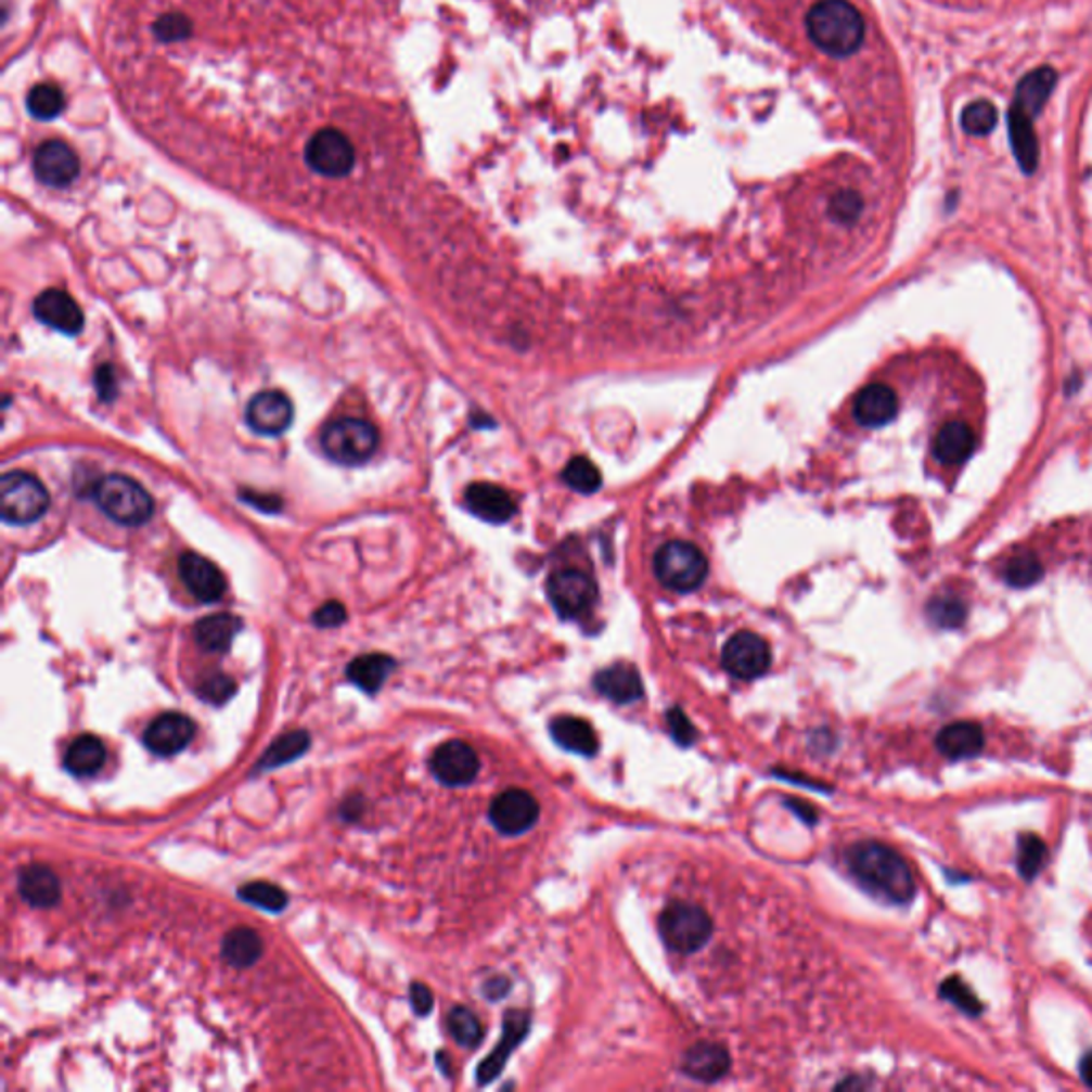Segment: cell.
I'll return each mask as SVG.
<instances>
[{
  "mask_svg": "<svg viewBox=\"0 0 1092 1092\" xmlns=\"http://www.w3.org/2000/svg\"><path fill=\"white\" fill-rule=\"evenodd\" d=\"M849 873L882 899L907 904L915 897V884L909 864L892 847L877 840H862L845 853Z\"/></svg>",
  "mask_w": 1092,
  "mask_h": 1092,
  "instance_id": "obj_1",
  "label": "cell"
},
{
  "mask_svg": "<svg viewBox=\"0 0 1092 1092\" xmlns=\"http://www.w3.org/2000/svg\"><path fill=\"white\" fill-rule=\"evenodd\" d=\"M811 41L831 56L853 54L864 39V17L849 0H820L807 13Z\"/></svg>",
  "mask_w": 1092,
  "mask_h": 1092,
  "instance_id": "obj_2",
  "label": "cell"
},
{
  "mask_svg": "<svg viewBox=\"0 0 1092 1092\" xmlns=\"http://www.w3.org/2000/svg\"><path fill=\"white\" fill-rule=\"evenodd\" d=\"M92 498L112 521L127 527L145 525L154 514V500L150 493L125 474H107L99 478L92 485Z\"/></svg>",
  "mask_w": 1092,
  "mask_h": 1092,
  "instance_id": "obj_3",
  "label": "cell"
},
{
  "mask_svg": "<svg viewBox=\"0 0 1092 1092\" xmlns=\"http://www.w3.org/2000/svg\"><path fill=\"white\" fill-rule=\"evenodd\" d=\"M50 509L43 483L26 472H4L0 478V516L7 525H30Z\"/></svg>",
  "mask_w": 1092,
  "mask_h": 1092,
  "instance_id": "obj_4",
  "label": "cell"
},
{
  "mask_svg": "<svg viewBox=\"0 0 1092 1092\" xmlns=\"http://www.w3.org/2000/svg\"><path fill=\"white\" fill-rule=\"evenodd\" d=\"M378 442V429L363 419H337L322 429V450L339 465H361L370 461Z\"/></svg>",
  "mask_w": 1092,
  "mask_h": 1092,
  "instance_id": "obj_5",
  "label": "cell"
},
{
  "mask_svg": "<svg viewBox=\"0 0 1092 1092\" xmlns=\"http://www.w3.org/2000/svg\"><path fill=\"white\" fill-rule=\"evenodd\" d=\"M659 935L670 950L694 954L707 946L712 935V920L703 907L677 900L661 911Z\"/></svg>",
  "mask_w": 1092,
  "mask_h": 1092,
  "instance_id": "obj_6",
  "label": "cell"
},
{
  "mask_svg": "<svg viewBox=\"0 0 1092 1092\" xmlns=\"http://www.w3.org/2000/svg\"><path fill=\"white\" fill-rule=\"evenodd\" d=\"M657 580L675 591H694L707 579L708 564L703 551L690 542L664 544L653 562Z\"/></svg>",
  "mask_w": 1092,
  "mask_h": 1092,
  "instance_id": "obj_7",
  "label": "cell"
},
{
  "mask_svg": "<svg viewBox=\"0 0 1092 1092\" xmlns=\"http://www.w3.org/2000/svg\"><path fill=\"white\" fill-rule=\"evenodd\" d=\"M306 163L324 178H344L357 163L352 141L337 129L314 132L306 145Z\"/></svg>",
  "mask_w": 1092,
  "mask_h": 1092,
  "instance_id": "obj_8",
  "label": "cell"
},
{
  "mask_svg": "<svg viewBox=\"0 0 1092 1092\" xmlns=\"http://www.w3.org/2000/svg\"><path fill=\"white\" fill-rule=\"evenodd\" d=\"M547 589L555 611L566 619H577L589 613L598 598L595 580L580 570H560L551 575Z\"/></svg>",
  "mask_w": 1092,
  "mask_h": 1092,
  "instance_id": "obj_9",
  "label": "cell"
},
{
  "mask_svg": "<svg viewBox=\"0 0 1092 1092\" xmlns=\"http://www.w3.org/2000/svg\"><path fill=\"white\" fill-rule=\"evenodd\" d=\"M771 659V646L754 632L734 634L721 653L723 668L736 679L762 677L769 670Z\"/></svg>",
  "mask_w": 1092,
  "mask_h": 1092,
  "instance_id": "obj_10",
  "label": "cell"
},
{
  "mask_svg": "<svg viewBox=\"0 0 1092 1092\" xmlns=\"http://www.w3.org/2000/svg\"><path fill=\"white\" fill-rule=\"evenodd\" d=\"M81 163L77 152L61 139L43 141L33 154V171L41 184L65 189L79 176Z\"/></svg>",
  "mask_w": 1092,
  "mask_h": 1092,
  "instance_id": "obj_11",
  "label": "cell"
},
{
  "mask_svg": "<svg viewBox=\"0 0 1092 1092\" xmlns=\"http://www.w3.org/2000/svg\"><path fill=\"white\" fill-rule=\"evenodd\" d=\"M540 815L538 800L525 789H506L493 798L489 809L491 824L502 835H523L536 826Z\"/></svg>",
  "mask_w": 1092,
  "mask_h": 1092,
  "instance_id": "obj_12",
  "label": "cell"
},
{
  "mask_svg": "<svg viewBox=\"0 0 1092 1092\" xmlns=\"http://www.w3.org/2000/svg\"><path fill=\"white\" fill-rule=\"evenodd\" d=\"M196 732V723L184 712H163L156 717L143 734L145 747L156 756H176L191 745Z\"/></svg>",
  "mask_w": 1092,
  "mask_h": 1092,
  "instance_id": "obj_13",
  "label": "cell"
},
{
  "mask_svg": "<svg viewBox=\"0 0 1092 1092\" xmlns=\"http://www.w3.org/2000/svg\"><path fill=\"white\" fill-rule=\"evenodd\" d=\"M246 421L260 436H280L293 423V403L282 390H260L246 408Z\"/></svg>",
  "mask_w": 1092,
  "mask_h": 1092,
  "instance_id": "obj_14",
  "label": "cell"
},
{
  "mask_svg": "<svg viewBox=\"0 0 1092 1092\" xmlns=\"http://www.w3.org/2000/svg\"><path fill=\"white\" fill-rule=\"evenodd\" d=\"M432 772L445 785H467L480 771V760L476 751L463 741H449L440 745L432 756Z\"/></svg>",
  "mask_w": 1092,
  "mask_h": 1092,
  "instance_id": "obj_15",
  "label": "cell"
},
{
  "mask_svg": "<svg viewBox=\"0 0 1092 1092\" xmlns=\"http://www.w3.org/2000/svg\"><path fill=\"white\" fill-rule=\"evenodd\" d=\"M33 312H35L37 321H41L61 333H66V335H77L83 329L81 308L77 306V301L68 293L59 291V288L43 291L35 299Z\"/></svg>",
  "mask_w": 1092,
  "mask_h": 1092,
  "instance_id": "obj_16",
  "label": "cell"
},
{
  "mask_svg": "<svg viewBox=\"0 0 1092 1092\" xmlns=\"http://www.w3.org/2000/svg\"><path fill=\"white\" fill-rule=\"evenodd\" d=\"M180 577L187 589L198 602H218L227 591V580L218 566L196 553H184L180 557Z\"/></svg>",
  "mask_w": 1092,
  "mask_h": 1092,
  "instance_id": "obj_17",
  "label": "cell"
},
{
  "mask_svg": "<svg viewBox=\"0 0 1092 1092\" xmlns=\"http://www.w3.org/2000/svg\"><path fill=\"white\" fill-rule=\"evenodd\" d=\"M529 1032V1014L527 1012H509L504 1018V1032L498 1043V1048L483 1061V1065L476 1071V1078L480 1084L493 1082L502 1069L506 1067L511 1054L521 1045L525 1035Z\"/></svg>",
  "mask_w": 1092,
  "mask_h": 1092,
  "instance_id": "obj_18",
  "label": "cell"
},
{
  "mask_svg": "<svg viewBox=\"0 0 1092 1092\" xmlns=\"http://www.w3.org/2000/svg\"><path fill=\"white\" fill-rule=\"evenodd\" d=\"M593 688L608 701L617 705H630L641 701L644 694L643 679L639 670L630 664H615L600 670L593 677Z\"/></svg>",
  "mask_w": 1092,
  "mask_h": 1092,
  "instance_id": "obj_19",
  "label": "cell"
},
{
  "mask_svg": "<svg viewBox=\"0 0 1092 1092\" xmlns=\"http://www.w3.org/2000/svg\"><path fill=\"white\" fill-rule=\"evenodd\" d=\"M899 412V397L888 385L864 386L853 401V416L864 427H882Z\"/></svg>",
  "mask_w": 1092,
  "mask_h": 1092,
  "instance_id": "obj_20",
  "label": "cell"
},
{
  "mask_svg": "<svg viewBox=\"0 0 1092 1092\" xmlns=\"http://www.w3.org/2000/svg\"><path fill=\"white\" fill-rule=\"evenodd\" d=\"M465 506L470 513L489 523H506L516 513L513 496L491 483L470 485L465 491Z\"/></svg>",
  "mask_w": 1092,
  "mask_h": 1092,
  "instance_id": "obj_21",
  "label": "cell"
},
{
  "mask_svg": "<svg viewBox=\"0 0 1092 1092\" xmlns=\"http://www.w3.org/2000/svg\"><path fill=\"white\" fill-rule=\"evenodd\" d=\"M17 890L22 899L39 909L54 907L63 897L59 875L46 864L24 866L17 877Z\"/></svg>",
  "mask_w": 1092,
  "mask_h": 1092,
  "instance_id": "obj_22",
  "label": "cell"
},
{
  "mask_svg": "<svg viewBox=\"0 0 1092 1092\" xmlns=\"http://www.w3.org/2000/svg\"><path fill=\"white\" fill-rule=\"evenodd\" d=\"M683 1071L698 1082H717L730 1071V1054L719 1043L701 1041L688 1050Z\"/></svg>",
  "mask_w": 1092,
  "mask_h": 1092,
  "instance_id": "obj_23",
  "label": "cell"
},
{
  "mask_svg": "<svg viewBox=\"0 0 1092 1092\" xmlns=\"http://www.w3.org/2000/svg\"><path fill=\"white\" fill-rule=\"evenodd\" d=\"M984 730L973 721H956L937 734V749L952 760L973 758L984 749Z\"/></svg>",
  "mask_w": 1092,
  "mask_h": 1092,
  "instance_id": "obj_24",
  "label": "cell"
},
{
  "mask_svg": "<svg viewBox=\"0 0 1092 1092\" xmlns=\"http://www.w3.org/2000/svg\"><path fill=\"white\" fill-rule=\"evenodd\" d=\"M242 630V621L229 613L209 615L194 626V641L209 653H224L231 648L237 632Z\"/></svg>",
  "mask_w": 1092,
  "mask_h": 1092,
  "instance_id": "obj_25",
  "label": "cell"
},
{
  "mask_svg": "<svg viewBox=\"0 0 1092 1092\" xmlns=\"http://www.w3.org/2000/svg\"><path fill=\"white\" fill-rule=\"evenodd\" d=\"M975 449L973 429L963 421H952L939 429L933 442V452L943 465H961Z\"/></svg>",
  "mask_w": 1092,
  "mask_h": 1092,
  "instance_id": "obj_26",
  "label": "cell"
},
{
  "mask_svg": "<svg viewBox=\"0 0 1092 1092\" xmlns=\"http://www.w3.org/2000/svg\"><path fill=\"white\" fill-rule=\"evenodd\" d=\"M551 734L553 738L568 751L580 754V756H595L600 741L595 730L580 717H557L551 723Z\"/></svg>",
  "mask_w": 1092,
  "mask_h": 1092,
  "instance_id": "obj_27",
  "label": "cell"
},
{
  "mask_svg": "<svg viewBox=\"0 0 1092 1092\" xmlns=\"http://www.w3.org/2000/svg\"><path fill=\"white\" fill-rule=\"evenodd\" d=\"M395 670V659L385 653H368L348 664V679L365 694H376L388 675Z\"/></svg>",
  "mask_w": 1092,
  "mask_h": 1092,
  "instance_id": "obj_28",
  "label": "cell"
},
{
  "mask_svg": "<svg viewBox=\"0 0 1092 1092\" xmlns=\"http://www.w3.org/2000/svg\"><path fill=\"white\" fill-rule=\"evenodd\" d=\"M107 760L105 745L92 734L77 736L65 754V769L75 776H92L103 769Z\"/></svg>",
  "mask_w": 1092,
  "mask_h": 1092,
  "instance_id": "obj_29",
  "label": "cell"
},
{
  "mask_svg": "<svg viewBox=\"0 0 1092 1092\" xmlns=\"http://www.w3.org/2000/svg\"><path fill=\"white\" fill-rule=\"evenodd\" d=\"M1010 132H1012V145L1014 154L1023 167L1025 174H1032L1037 169L1039 160V145L1032 129V116H1028L1025 110L1018 105L1012 107L1010 112Z\"/></svg>",
  "mask_w": 1092,
  "mask_h": 1092,
  "instance_id": "obj_30",
  "label": "cell"
},
{
  "mask_svg": "<svg viewBox=\"0 0 1092 1092\" xmlns=\"http://www.w3.org/2000/svg\"><path fill=\"white\" fill-rule=\"evenodd\" d=\"M1054 83H1056V73L1052 66H1041V68L1030 70L1018 86L1014 105L1025 110L1028 116L1039 114L1043 110L1048 97L1052 94Z\"/></svg>",
  "mask_w": 1092,
  "mask_h": 1092,
  "instance_id": "obj_31",
  "label": "cell"
},
{
  "mask_svg": "<svg viewBox=\"0 0 1092 1092\" xmlns=\"http://www.w3.org/2000/svg\"><path fill=\"white\" fill-rule=\"evenodd\" d=\"M310 734L306 730H293V732H286L282 734L265 754L262 758L258 760L255 771H273V769H280L288 762H295L297 758H301L308 749H310Z\"/></svg>",
  "mask_w": 1092,
  "mask_h": 1092,
  "instance_id": "obj_32",
  "label": "cell"
},
{
  "mask_svg": "<svg viewBox=\"0 0 1092 1092\" xmlns=\"http://www.w3.org/2000/svg\"><path fill=\"white\" fill-rule=\"evenodd\" d=\"M262 954V939L257 930L240 926L224 935L222 939V959L231 966L248 968L257 963Z\"/></svg>",
  "mask_w": 1092,
  "mask_h": 1092,
  "instance_id": "obj_33",
  "label": "cell"
},
{
  "mask_svg": "<svg viewBox=\"0 0 1092 1092\" xmlns=\"http://www.w3.org/2000/svg\"><path fill=\"white\" fill-rule=\"evenodd\" d=\"M66 99L65 92L61 86L56 83H37L30 92H28V99H26V107L30 112L33 118L37 120H54L63 114L65 110Z\"/></svg>",
  "mask_w": 1092,
  "mask_h": 1092,
  "instance_id": "obj_34",
  "label": "cell"
},
{
  "mask_svg": "<svg viewBox=\"0 0 1092 1092\" xmlns=\"http://www.w3.org/2000/svg\"><path fill=\"white\" fill-rule=\"evenodd\" d=\"M449 1030L463 1048H476L483 1041V1025L467 1007H454L449 1014Z\"/></svg>",
  "mask_w": 1092,
  "mask_h": 1092,
  "instance_id": "obj_35",
  "label": "cell"
},
{
  "mask_svg": "<svg viewBox=\"0 0 1092 1092\" xmlns=\"http://www.w3.org/2000/svg\"><path fill=\"white\" fill-rule=\"evenodd\" d=\"M237 897L255 907H260L265 911H284L288 904V897L282 888L267 884V882H250L237 890Z\"/></svg>",
  "mask_w": 1092,
  "mask_h": 1092,
  "instance_id": "obj_36",
  "label": "cell"
},
{
  "mask_svg": "<svg viewBox=\"0 0 1092 1092\" xmlns=\"http://www.w3.org/2000/svg\"><path fill=\"white\" fill-rule=\"evenodd\" d=\"M928 619L946 630L961 628L966 619V606L961 598L954 595H941L930 600L928 604Z\"/></svg>",
  "mask_w": 1092,
  "mask_h": 1092,
  "instance_id": "obj_37",
  "label": "cell"
},
{
  "mask_svg": "<svg viewBox=\"0 0 1092 1092\" xmlns=\"http://www.w3.org/2000/svg\"><path fill=\"white\" fill-rule=\"evenodd\" d=\"M1048 860V847L1037 835H1023L1018 840V871L1025 879H1035Z\"/></svg>",
  "mask_w": 1092,
  "mask_h": 1092,
  "instance_id": "obj_38",
  "label": "cell"
},
{
  "mask_svg": "<svg viewBox=\"0 0 1092 1092\" xmlns=\"http://www.w3.org/2000/svg\"><path fill=\"white\" fill-rule=\"evenodd\" d=\"M564 480L575 489V491H580V493H593L598 491L600 483H602V476L598 472V467L584 459V457H575L566 470H564Z\"/></svg>",
  "mask_w": 1092,
  "mask_h": 1092,
  "instance_id": "obj_39",
  "label": "cell"
},
{
  "mask_svg": "<svg viewBox=\"0 0 1092 1092\" xmlns=\"http://www.w3.org/2000/svg\"><path fill=\"white\" fill-rule=\"evenodd\" d=\"M997 125V107L990 101H975L963 112V129L968 134H988Z\"/></svg>",
  "mask_w": 1092,
  "mask_h": 1092,
  "instance_id": "obj_40",
  "label": "cell"
},
{
  "mask_svg": "<svg viewBox=\"0 0 1092 1092\" xmlns=\"http://www.w3.org/2000/svg\"><path fill=\"white\" fill-rule=\"evenodd\" d=\"M235 690H237L235 681L222 672H214L196 685L198 698L205 703H211V705H224L235 694Z\"/></svg>",
  "mask_w": 1092,
  "mask_h": 1092,
  "instance_id": "obj_41",
  "label": "cell"
},
{
  "mask_svg": "<svg viewBox=\"0 0 1092 1092\" xmlns=\"http://www.w3.org/2000/svg\"><path fill=\"white\" fill-rule=\"evenodd\" d=\"M941 997L971 1016H977L984 1010L981 1001L975 997V992L964 984L961 977H948L941 984Z\"/></svg>",
  "mask_w": 1092,
  "mask_h": 1092,
  "instance_id": "obj_42",
  "label": "cell"
},
{
  "mask_svg": "<svg viewBox=\"0 0 1092 1092\" xmlns=\"http://www.w3.org/2000/svg\"><path fill=\"white\" fill-rule=\"evenodd\" d=\"M1041 575H1043V568L1037 562V557L1030 553L1014 557L1005 568V580L1012 587H1030L1041 579Z\"/></svg>",
  "mask_w": 1092,
  "mask_h": 1092,
  "instance_id": "obj_43",
  "label": "cell"
},
{
  "mask_svg": "<svg viewBox=\"0 0 1092 1092\" xmlns=\"http://www.w3.org/2000/svg\"><path fill=\"white\" fill-rule=\"evenodd\" d=\"M193 30V24L191 20L184 15V13H167L163 15L156 26H154V33L156 37L163 41V43H176V41H184L189 39Z\"/></svg>",
  "mask_w": 1092,
  "mask_h": 1092,
  "instance_id": "obj_44",
  "label": "cell"
},
{
  "mask_svg": "<svg viewBox=\"0 0 1092 1092\" xmlns=\"http://www.w3.org/2000/svg\"><path fill=\"white\" fill-rule=\"evenodd\" d=\"M666 721H668V728L672 732V738L688 747L696 741V728L692 725V721L685 717V712L681 708H670L668 715H666Z\"/></svg>",
  "mask_w": 1092,
  "mask_h": 1092,
  "instance_id": "obj_45",
  "label": "cell"
},
{
  "mask_svg": "<svg viewBox=\"0 0 1092 1092\" xmlns=\"http://www.w3.org/2000/svg\"><path fill=\"white\" fill-rule=\"evenodd\" d=\"M833 216L836 220L840 222H851L858 218V214L862 211V198L851 191H843V193L836 194L833 198Z\"/></svg>",
  "mask_w": 1092,
  "mask_h": 1092,
  "instance_id": "obj_46",
  "label": "cell"
},
{
  "mask_svg": "<svg viewBox=\"0 0 1092 1092\" xmlns=\"http://www.w3.org/2000/svg\"><path fill=\"white\" fill-rule=\"evenodd\" d=\"M346 621V608L339 602H326L314 613V624L319 628H337Z\"/></svg>",
  "mask_w": 1092,
  "mask_h": 1092,
  "instance_id": "obj_47",
  "label": "cell"
},
{
  "mask_svg": "<svg viewBox=\"0 0 1092 1092\" xmlns=\"http://www.w3.org/2000/svg\"><path fill=\"white\" fill-rule=\"evenodd\" d=\"M410 1003H412V1007H414V1012L419 1016H427L432 1012V1007H434V994H432V990L425 984L414 981L410 986Z\"/></svg>",
  "mask_w": 1092,
  "mask_h": 1092,
  "instance_id": "obj_48",
  "label": "cell"
},
{
  "mask_svg": "<svg viewBox=\"0 0 1092 1092\" xmlns=\"http://www.w3.org/2000/svg\"><path fill=\"white\" fill-rule=\"evenodd\" d=\"M97 388L101 399L105 401H110L116 395V376L110 365H101V370L97 372Z\"/></svg>",
  "mask_w": 1092,
  "mask_h": 1092,
  "instance_id": "obj_49",
  "label": "cell"
},
{
  "mask_svg": "<svg viewBox=\"0 0 1092 1092\" xmlns=\"http://www.w3.org/2000/svg\"><path fill=\"white\" fill-rule=\"evenodd\" d=\"M509 986H511V984H509V979H504V977H493V979H489V981L485 984V994H487L489 999H502V997L509 992Z\"/></svg>",
  "mask_w": 1092,
  "mask_h": 1092,
  "instance_id": "obj_50",
  "label": "cell"
},
{
  "mask_svg": "<svg viewBox=\"0 0 1092 1092\" xmlns=\"http://www.w3.org/2000/svg\"><path fill=\"white\" fill-rule=\"evenodd\" d=\"M361 809H363V800H361L359 796H352V798H348V800L342 805V815H344L348 822H352V820H359Z\"/></svg>",
  "mask_w": 1092,
  "mask_h": 1092,
  "instance_id": "obj_51",
  "label": "cell"
},
{
  "mask_svg": "<svg viewBox=\"0 0 1092 1092\" xmlns=\"http://www.w3.org/2000/svg\"><path fill=\"white\" fill-rule=\"evenodd\" d=\"M1080 1078L1087 1087L1092 1089V1052H1087L1080 1061Z\"/></svg>",
  "mask_w": 1092,
  "mask_h": 1092,
  "instance_id": "obj_52",
  "label": "cell"
},
{
  "mask_svg": "<svg viewBox=\"0 0 1092 1092\" xmlns=\"http://www.w3.org/2000/svg\"><path fill=\"white\" fill-rule=\"evenodd\" d=\"M789 807H792L796 813H800V815L805 818V822H815V811H813V809H802V807L798 805V800H794V805H792V800H789Z\"/></svg>",
  "mask_w": 1092,
  "mask_h": 1092,
  "instance_id": "obj_53",
  "label": "cell"
}]
</instances>
